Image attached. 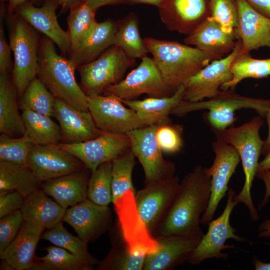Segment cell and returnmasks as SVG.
<instances>
[{
    "instance_id": "cell-38",
    "label": "cell",
    "mask_w": 270,
    "mask_h": 270,
    "mask_svg": "<svg viewBox=\"0 0 270 270\" xmlns=\"http://www.w3.org/2000/svg\"><path fill=\"white\" fill-rule=\"evenodd\" d=\"M41 238L70 252L94 266L98 261L88 250L87 244L79 237L70 233L62 222L42 234Z\"/></svg>"
},
{
    "instance_id": "cell-44",
    "label": "cell",
    "mask_w": 270,
    "mask_h": 270,
    "mask_svg": "<svg viewBox=\"0 0 270 270\" xmlns=\"http://www.w3.org/2000/svg\"><path fill=\"white\" fill-rule=\"evenodd\" d=\"M183 127L170 122L158 126L156 136L158 144L163 152L176 153L183 146Z\"/></svg>"
},
{
    "instance_id": "cell-40",
    "label": "cell",
    "mask_w": 270,
    "mask_h": 270,
    "mask_svg": "<svg viewBox=\"0 0 270 270\" xmlns=\"http://www.w3.org/2000/svg\"><path fill=\"white\" fill-rule=\"evenodd\" d=\"M112 161L100 164L91 172L88 184V198L102 206L112 202Z\"/></svg>"
},
{
    "instance_id": "cell-32",
    "label": "cell",
    "mask_w": 270,
    "mask_h": 270,
    "mask_svg": "<svg viewBox=\"0 0 270 270\" xmlns=\"http://www.w3.org/2000/svg\"><path fill=\"white\" fill-rule=\"evenodd\" d=\"M112 246L107 256L97 264L98 270H142L146 254L132 252L119 225Z\"/></svg>"
},
{
    "instance_id": "cell-6",
    "label": "cell",
    "mask_w": 270,
    "mask_h": 270,
    "mask_svg": "<svg viewBox=\"0 0 270 270\" xmlns=\"http://www.w3.org/2000/svg\"><path fill=\"white\" fill-rule=\"evenodd\" d=\"M9 45L14 56L12 78L18 96L21 97L37 76L38 48L41 34L18 14H6Z\"/></svg>"
},
{
    "instance_id": "cell-22",
    "label": "cell",
    "mask_w": 270,
    "mask_h": 270,
    "mask_svg": "<svg viewBox=\"0 0 270 270\" xmlns=\"http://www.w3.org/2000/svg\"><path fill=\"white\" fill-rule=\"evenodd\" d=\"M238 20L234 31L240 42V52H250L262 47L270 48V18L254 9L246 0H236Z\"/></svg>"
},
{
    "instance_id": "cell-46",
    "label": "cell",
    "mask_w": 270,
    "mask_h": 270,
    "mask_svg": "<svg viewBox=\"0 0 270 270\" xmlns=\"http://www.w3.org/2000/svg\"><path fill=\"white\" fill-rule=\"evenodd\" d=\"M26 198L16 190H8L0 192V218L10 213L20 210Z\"/></svg>"
},
{
    "instance_id": "cell-31",
    "label": "cell",
    "mask_w": 270,
    "mask_h": 270,
    "mask_svg": "<svg viewBox=\"0 0 270 270\" xmlns=\"http://www.w3.org/2000/svg\"><path fill=\"white\" fill-rule=\"evenodd\" d=\"M42 182L28 166L0 161V192L16 190L26 198L39 190Z\"/></svg>"
},
{
    "instance_id": "cell-17",
    "label": "cell",
    "mask_w": 270,
    "mask_h": 270,
    "mask_svg": "<svg viewBox=\"0 0 270 270\" xmlns=\"http://www.w3.org/2000/svg\"><path fill=\"white\" fill-rule=\"evenodd\" d=\"M40 7L32 2H25L14 12L26 20L34 29L50 39L59 48L62 56L68 58L70 44L68 31L58 24L56 10L60 6L58 0H42Z\"/></svg>"
},
{
    "instance_id": "cell-25",
    "label": "cell",
    "mask_w": 270,
    "mask_h": 270,
    "mask_svg": "<svg viewBox=\"0 0 270 270\" xmlns=\"http://www.w3.org/2000/svg\"><path fill=\"white\" fill-rule=\"evenodd\" d=\"M54 110L65 142L87 141L103 132L97 128L88 111L78 110L57 98H55Z\"/></svg>"
},
{
    "instance_id": "cell-47",
    "label": "cell",
    "mask_w": 270,
    "mask_h": 270,
    "mask_svg": "<svg viewBox=\"0 0 270 270\" xmlns=\"http://www.w3.org/2000/svg\"><path fill=\"white\" fill-rule=\"evenodd\" d=\"M6 12H0V73L12 72L14 63L11 58V49L6 40L4 31V19Z\"/></svg>"
},
{
    "instance_id": "cell-9",
    "label": "cell",
    "mask_w": 270,
    "mask_h": 270,
    "mask_svg": "<svg viewBox=\"0 0 270 270\" xmlns=\"http://www.w3.org/2000/svg\"><path fill=\"white\" fill-rule=\"evenodd\" d=\"M235 194L234 190L228 188L224 211L218 218L208 223L206 233L204 234L188 260L190 264H198L209 258L226 259L228 254L222 252V250L235 248L234 245L226 244L228 239L232 238L238 242L245 240L244 238L236 234V230L230 224V216L237 204L233 200Z\"/></svg>"
},
{
    "instance_id": "cell-15",
    "label": "cell",
    "mask_w": 270,
    "mask_h": 270,
    "mask_svg": "<svg viewBox=\"0 0 270 270\" xmlns=\"http://www.w3.org/2000/svg\"><path fill=\"white\" fill-rule=\"evenodd\" d=\"M57 145L78 158L91 172L102 164L112 161L130 150L127 134L104 132L90 140L74 143L58 142Z\"/></svg>"
},
{
    "instance_id": "cell-10",
    "label": "cell",
    "mask_w": 270,
    "mask_h": 270,
    "mask_svg": "<svg viewBox=\"0 0 270 270\" xmlns=\"http://www.w3.org/2000/svg\"><path fill=\"white\" fill-rule=\"evenodd\" d=\"M146 94L162 98L174 94L166 86L152 58H142L140 64L119 82L108 86L102 94L113 95L120 100H134Z\"/></svg>"
},
{
    "instance_id": "cell-16",
    "label": "cell",
    "mask_w": 270,
    "mask_h": 270,
    "mask_svg": "<svg viewBox=\"0 0 270 270\" xmlns=\"http://www.w3.org/2000/svg\"><path fill=\"white\" fill-rule=\"evenodd\" d=\"M136 192L128 191L113 204L122 233L132 252L147 254L156 250L158 242L139 216L134 200Z\"/></svg>"
},
{
    "instance_id": "cell-56",
    "label": "cell",
    "mask_w": 270,
    "mask_h": 270,
    "mask_svg": "<svg viewBox=\"0 0 270 270\" xmlns=\"http://www.w3.org/2000/svg\"><path fill=\"white\" fill-rule=\"evenodd\" d=\"M268 169H270V150L266 154L264 158L259 162L257 172Z\"/></svg>"
},
{
    "instance_id": "cell-35",
    "label": "cell",
    "mask_w": 270,
    "mask_h": 270,
    "mask_svg": "<svg viewBox=\"0 0 270 270\" xmlns=\"http://www.w3.org/2000/svg\"><path fill=\"white\" fill-rule=\"evenodd\" d=\"M114 44L132 58L142 59L146 56L148 52L140 36L136 14L130 12L117 22Z\"/></svg>"
},
{
    "instance_id": "cell-51",
    "label": "cell",
    "mask_w": 270,
    "mask_h": 270,
    "mask_svg": "<svg viewBox=\"0 0 270 270\" xmlns=\"http://www.w3.org/2000/svg\"><path fill=\"white\" fill-rule=\"evenodd\" d=\"M166 0H124V4H144L152 5L158 8L161 7Z\"/></svg>"
},
{
    "instance_id": "cell-23",
    "label": "cell",
    "mask_w": 270,
    "mask_h": 270,
    "mask_svg": "<svg viewBox=\"0 0 270 270\" xmlns=\"http://www.w3.org/2000/svg\"><path fill=\"white\" fill-rule=\"evenodd\" d=\"M184 42L195 46L214 60L230 53L236 47L238 40L234 30L224 28L208 17L187 36Z\"/></svg>"
},
{
    "instance_id": "cell-48",
    "label": "cell",
    "mask_w": 270,
    "mask_h": 270,
    "mask_svg": "<svg viewBox=\"0 0 270 270\" xmlns=\"http://www.w3.org/2000/svg\"><path fill=\"white\" fill-rule=\"evenodd\" d=\"M256 11L270 18V0H246Z\"/></svg>"
},
{
    "instance_id": "cell-26",
    "label": "cell",
    "mask_w": 270,
    "mask_h": 270,
    "mask_svg": "<svg viewBox=\"0 0 270 270\" xmlns=\"http://www.w3.org/2000/svg\"><path fill=\"white\" fill-rule=\"evenodd\" d=\"M88 174L86 170L44 181V192L67 209L88 198Z\"/></svg>"
},
{
    "instance_id": "cell-5",
    "label": "cell",
    "mask_w": 270,
    "mask_h": 270,
    "mask_svg": "<svg viewBox=\"0 0 270 270\" xmlns=\"http://www.w3.org/2000/svg\"><path fill=\"white\" fill-rule=\"evenodd\" d=\"M242 108L256 110L266 116L270 110V99L257 98L237 94L233 89L221 90L216 96L207 100L192 102L182 100L171 114L184 116L191 112L208 110L207 120L214 132H220L233 126L236 118L234 112Z\"/></svg>"
},
{
    "instance_id": "cell-53",
    "label": "cell",
    "mask_w": 270,
    "mask_h": 270,
    "mask_svg": "<svg viewBox=\"0 0 270 270\" xmlns=\"http://www.w3.org/2000/svg\"><path fill=\"white\" fill-rule=\"evenodd\" d=\"M258 237L267 238L270 237V219L266 220L258 226Z\"/></svg>"
},
{
    "instance_id": "cell-1",
    "label": "cell",
    "mask_w": 270,
    "mask_h": 270,
    "mask_svg": "<svg viewBox=\"0 0 270 270\" xmlns=\"http://www.w3.org/2000/svg\"><path fill=\"white\" fill-rule=\"evenodd\" d=\"M211 176L208 168L197 166L180 182L173 202L153 236L177 235L201 239L200 219L210 196Z\"/></svg>"
},
{
    "instance_id": "cell-21",
    "label": "cell",
    "mask_w": 270,
    "mask_h": 270,
    "mask_svg": "<svg viewBox=\"0 0 270 270\" xmlns=\"http://www.w3.org/2000/svg\"><path fill=\"white\" fill-rule=\"evenodd\" d=\"M154 238L157 250L146 254L143 270H170L184 264L201 240L177 235Z\"/></svg>"
},
{
    "instance_id": "cell-7",
    "label": "cell",
    "mask_w": 270,
    "mask_h": 270,
    "mask_svg": "<svg viewBox=\"0 0 270 270\" xmlns=\"http://www.w3.org/2000/svg\"><path fill=\"white\" fill-rule=\"evenodd\" d=\"M136 64L135 59L113 45L92 62L77 68L80 86L87 96L102 94L106 88L119 82L127 70Z\"/></svg>"
},
{
    "instance_id": "cell-55",
    "label": "cell",
    "mask_w": 270,
    "mask_h": 270,
    "mask_svg": "<svg viewBox=\"0 0 270 270\" xmlns=\"http://www.w3.org/2000/svg\"><path fill=\"white\" fill-rule=\"evenodd\" d=\"M265 116L266 118L268 130L267 138L264 142L262 150V154H266L270 150V110L267 112Z\"/></svg>"
},
{
    "instance_id": "cell-34",
    "label": "cell",
    "mask_w": 270,
    "mask_h": 270,
    "mask_svg": "<svg viewBox=\"0 0 270 270\" xmlns=\"http://www.w3.org/2000/svg\"><path fill=\"white\" fill-rule=\"evenodd\" d=\"M95 14L82 2L70 9L66 19L70 44V55L80 48L92 32L98 23Z\"/></svg>"
},
{
    "instance_id": "cell-14",
    "label": "cell",
    "mask_w": 270,
    "mask_h": 270,
    "mask_svg": "<svg viewBox=\"0 0 270 270\" xmlns=\"http://www.w3.org/2000/svg\"><path fill=\"white\" fill-rule=\"evenodd\" d=\"M214 158L208 168L211 176L210 196L208 206L200 219V224L208 225L214 220L218 206L228 190L229 180L241 161L237 150L232 145L218 138L212 142Z\"/></svg>"
},
{
    "instance_id": "cell-8",
    "label": "cell",
    "mask_w": 270,
    "mask_h": 270,
    "mask_svg": "<svg viewBox=\"0 0 270 270\" xmlns=\"http://www.w3.org/2000/svg\"><path fill=\"white\" fill-rule=\"evenodd\" d=\"M180 181L177 176L146 184L134 195L140 218L153 237L168 212Z\"/></svg>"
},
{
    "instance_id": "cell-42",
    "label": "cell",
    "mask_w": 270,
    "mask_h": 270,
    "mask_svg": "<svg viewBox=\"0 0 270 270\" xmlns=\"http://www.w3.org/2000/svg\"><path fill=\"white\" fill-rule=\"evenodd\" d=\"M48 254L38 258L46 264L51 270H92L94 266L58 246H50L44 248Z\"/></svg>"
},
{
    "instance_id": "cell-49",
    "label": "cell",
    "mask_w": 270,
    "mask_h": 270,
    "mask_svg": "<svg viewBox=\"0 0 270 270\" xmlns=\"http://www.w3.org/2000/svg\"><path fill=\"white\" fill-rule=\"evenodd\" d=\"M256 176L262 180L266 186L264 198L259 207L262 208L267 202L270 197V169L256 172Z\"/></svg>"
},
{
    "instance_id": "cell-30",
    "label": "cell",
    "mask_w": 270,
    "mask_h": 270,
    "mask_svg": "<svg viewBox=\"0 0 270 270\" xmlns=\"http://www.w3.org/2000/svg\"><path fill=\"white\" fill-rule=\"evenodd\" d=\"M18 94L10 73H0V132L21 136L26 132L17 103Z\"/></svg>"
},
{
    "instance_id": "cell-39",
    "label": "cell",
    "mask_w": 270,
    "mask_h": 270,
    "mask_svg": "<svg viewBox=\"0 0 270 270\" xmlns=\"http://www.w3.org/2000/svg\"><path fill=\"white\" fill-rule=\"evenodd\" d=\"M131 150L112 160V202L129 190L136 192L132 182V173L136 164Z\"/></svg>"
},
{
    "instance_id": "cell-36",
    "label": "cell",
    "mask_w": 270,
    "mask_h": 270,
    "mask_svg": "<svg viewBox=\"0 0 270 270\" xmlns=\"http://www.w3.org/2000/svg\"><path fill=\"white\" fill-rule=\"evenodd\" d=\"M231 72L232 80L224 84L220 88L221 90H234L236 86L246 78L258 79L270 76V58H254L250 52L240 51L232 62Z\"/></svg>"
},
{
    "instance_id": "cell-57",
    "label": "cell",
    "mask_w": 270,
    "mask_h": 270,
    "mask_svg": "<svg viewBox=\"0 0 270 270\" xmlns=\"http://www.w3.org/2000/svg\"><path fill=\"white\" fill-rule=\"evenodd\" d=\"M253 264L256 270H270V262H263L254 258L253 259Z\"/></svg>"
},
{
    "instance_id": "cell-13",
    "label": "cell",
    "mask_w": 270,
    "mask_h": 270,
    "mask_svg": "<svg viewBox=\"0 0 270 270\" xmlns=\"http://www.w3.org/2000/svg\"><path fill=\"white\" fill-rule=\"evenodd\" d=\"M87 100L88 112L97 128L104 132L126 134L146 126L134 110L126 108L114 96H87Z\"/></svg>"
},
{
    "instance_id": "cell-33",
    "label": "cell",
    "mask_w": 270,
    "mask_h": 270,
    "mask_svg": "<svg viewBox=\"0 0 270 270\" xmlns=\"http://www.w3.org/2000/svg\"><path fill=\"white\" fill-rule=\"evenodd\" d=\"M25 133L36 145L57 144L62 140L60 126L50 116L29 110H22Z\"/></svg>"
},
{
    "instance_id": "cell-37",
    "label": "cell",
    "mask_w": 270,
    "mask_h": 270,
    "mask_svg": "<svg viewBox=\"0 0 270 270\" xmlns=\"http://www.w3.org/2000/svg\"><path fill=\"white\" fill-rule=\"evenodd\" d=\"M55 98L41 80L34 78L28 84L20 102V108L54 117Z\"/></svg>"
},
{
    "instance_id": "cell-45",
    "label": "cell",
    "mask_w": 270,
    "mask_h": 270,
    "mask_svg": "<svg viewBox=\"0 0 270 270\" xmlns=\"http://www.w3.org/2000/svg\"><path fill=\"white\" fill-rule=\"evenodd\" d=\"M0 254L12 242L24 220L20 210L0 218Z\"/></svg>"
},
{
    "instance_id": "cell-19",
    "label": "cell",
    "mask_w": 270,
    "mask_h": 270,
    "mask_svg": "<svg viewBox=\"0 0 270 270\" xmlns=\"http://www.w3.org/2000/svg\"><path fill=\"white\" fill-rule=\"evenodd\" d=\"M28 165L42 182L87 168L78 158L57 144L35 145L29 154Z\"/></svg>"
},
{
    "instance_id": "cell-18",
    "label": "cell",
    "mask_w": 270,
    "mask_h": 270,
    "mask_svg": "<svg viewBox=\"0 0 270 270\" xmlns=\"http://www.w3.org/2000/svg\"><path fill=\"white\" fill-rule=\"evenodd\" d=\"M112 214L108 206L98 205L88 198L66 210L64 222L88 244L109 230Z\"/></svg>"
},
{
    "instance_id": "cell-29",
    "label": "cell",
    "mask_w": 270,
    "mask_h": 270,
    "mask_svg": "<svg viewBox=\"0 0 270 270\" xmlns=\"http://www.w3.org/2000/svg\"><path fill=\"white\" fill-rule=\"evenodd\" d=\"M47 196L40 189L32 193L20 211L24 220L50 230L63 220L66 209Z\"/></svg>"
},
{
    "instance_id": "cell-27",
    "label": "cell",
    "mask_w": 270,
    "mask_h": 270,
    "mask_svg": "<svg viewBox=\"0 0 270 270\" xmlns=\"http://www.w3.org/2000/svg\"><path fill=\"white\" fill-rule=\"evenodd\" d=\"M184 86H181L171 96L150 97L142 100H121L134 110L146 126H158L170 122L169 115L172 110L183 100Z\"/></svg>"
},
{
    "instance_id": "cell-24",
    "label": "cell",
    "mask_w": 270,
    "mask_h": 270,
    "mask_svg": "<svg viewBox=\"0 0 270 270\" xmlns=\"http://www.w3.org/2000/svg\"><path fill=\"white\" fill-rule=\"evenodd\" d=\"M45 228L38 224L24 220L12 242L0 254L12 270H33L39 261L36 250Z\"/></svg>"
},
{
    "instance_id": "cell-3",
    "label": "cell",
    "mask_w": 270,
    "mask_h": 270,
    "mask_svg": "<svg viewBox=\"0 0 270 270\" xmlns=\"http://www.w3.org/2000/svg\"><path fill=\"white\" fill-rule=\"evenodd\" d=\"M68 58L57 54L54 43L42 34L38 48L37 78L55 98L73 108L88 111L87 96L79 86Z\"/></svg>"
},
{
    "instance_id": "cell-28",
    "label": "cell",
    "mask_w": 270,
    "mask_h": 270,
    "mask_svg": "<svg viewBox=\"0 0 270 270\" xmlns=\"http://www.w3.org/2000/svg\"><path fill=\"white\" fill-rule=\"evenodd\" d=\"M116 27L117 22L110 18L98 22L84 44L68 56L73 68L76 70L80 66L92 62L114 45Z\"/></svg>"
},
{
    "instance_id": "cell-50",
    "label": "cell",
    "mask_w": 270,
    "mask_h": 270,
    "mask_svg": "<svg viewBox=\"0 0 270 270\" xmlns=\"http://www.w3.org/2000/svg\"><path fill=\"white\" fill-rule=\"evenodd\" d=\"M82 1L94 12L104 6L124 4V0H82Z\"/></svg>"
},
{
    "instance_id": "cell-2",
    "label": "cell",
    "mask_w": 270,
    "mask_h": 270,
    "mask_svg": "<svg viewBox=\"0 0 270 270\" xmlns=\"http://www.w3.org/2000/svg\"><path fill=\"white\" fill-rule=\"evenodd\" d=\"M144 40L165 84L173 94L190 78L214 60L198 48L178 42L152 37Z\"/></svg>"
},
{
    "instance_id": "cell-20",
    "label": "cell",
    "mask_w": 270,
    "mask_h": 270,
    "mask_svg": "<svg viewBox=\"0 0 270 270\" xmlns=\"http://www.w3.org/2000/svg\"><path fill=\"white\" fill-rule=\"evenodd\" d=\"M210 0H166L160 8V19L170 31L186 36L210 17Z\"/></svg>"
},
{
    "instance_id": "cell-12",
    "label": "cell",
    "mask_w": 270,
    "mask_h": 270,
    "mask_svg": "<svg viewBox=\"0 0 270 270\" xmlns=\"http://www.w3.org/2000/svg\"><path fill=\"white\" fill-rule=\"evenodd\" d=\"M241 47L238 40L236 47L226 56L212 60L186 80L182 84L183 100L196 102L218 96L221 86L232 78L231 66Z\"/></svg>"
},
{
    "instance_id": "cell-54",
    "label": "cell",
    "mask_w": 270,
    "mask_h": 270,
    "mask_svg": "<svg viewBox=\"0 0 270 270\" xmlns=\"http://www.w3.org/2000/svg\"><path fill=\"white\" fill-rule=\"evenodd\" d=\"M40 1H42V0H8L6 14H13L18 6L25 2H32L34 4L36 2Z\"/></svg>"
},
{
    "instance_id": "cell-4",
    "label": "cell",
    "mask_w": 270,
    "mask_h": 270,
    "mask_svg": "<svg viewBox=\"0 0 270 270\" xmlns=\"http://www.w3.org/2000/svg\"><path fill=\"white\" fill-rule=\"evenodd\" d=\"M263 124L264 121L260 116L240 126H232L222 131L214 132L218 138L232 145L240 155L245 180L241 191L235 194L233 200L236 204L242 202L246 206L254 221L259 219V215L252 202L251 188L264 142L259 133Z\"/></svg>"
},
{
    "instance_id": "cell-11",
    "label": "cell",
    "mask_w": 270,
    "mask_h": 270,
    "mask_svg": "<svg viewBox=\"0 0 270 270\" xmlns=\"http://www.w3.org/2000/svg\"><path fill=\"white\" fill-rule=\"evenodd\" d=\"M158 126H146L127 132L130 150L140 163L146 184L174 176V164L164 159L156 136Z\"/></svg>"
},
{
    "instance_id": "cell-52",
    "label": "cell",
    "mask_w": 270,
    "mask_h": 270,
    "mask_svg": "<svg viewBox=\"0 0 270 270\" xmlns=\"http://www.w3.org/2000/svg\"><path fill=\"white\" fill-rule=\"evenodd\" d=\"M61 6L60 14H64L74 6L82 2V0H58Z\"/></svg>"
},
{
    "instance_id": "cell-41",
    "label": "cell",
    "mask_w": 270,
    "mask_h": 270,
    "mask_svg": "<svg viewBox=\"0 0 270 270\" xmlns=\"http://www.w3.org/2000/svg\"><path fill=\"white\" fill-rule=\"evenodd\" d=\"M35 145L26 134L18 138L1 134L0 161L28 165L29 154Z\"/></svg>"
},
{
    "instance_id": "cell-43",
    "label": "cell",
    "mask_w": 270,
    "mask_h": 270,
    "mask_svg": "<svg viewBox=\"0 0 270 270\" xmlns=\"http://www.w3.org/2000/svg\"><path fill=\"white\" fill-rule=\"evenodd\" d=\"M210 17L227 30L237 27L238 12L236 0H210Z\"/></svg>"
}]
</instances>
